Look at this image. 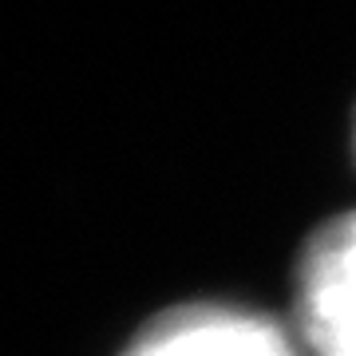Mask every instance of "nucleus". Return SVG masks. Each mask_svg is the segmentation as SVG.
Segmentation results:
<instances>
[{
  "label": "nucleus",
  "mask_w": 356,
  "mask_h": 356,
  "mask_svg": "<svg viewBox=\"0 0 356 356\" xmlns=\"http://www.w3.org/2000/svg\"><path fill=\"white\" fill-rule=\"evenodd\" d=\"M123 356H297L285 329L226 305H191L166 313Z\"/></svg>",
  "instance_id": "nucleus-2"
},
{
  "label": "nucleus",
  "mask_w": 356,
  "mask_h": 356,
  "mask_svg": "<svg viewBox=\"0 0 356 356\" xmlns=\"http://www.w3.org/2000/svg\"><path fill=\"white\" fill-rule=\"evenodd\" d=\"M297 313L313 356H356V214L329 222L305 250Z\"/></svg>",
  "instance_id": "nucleus-1"
}]
</instances>
